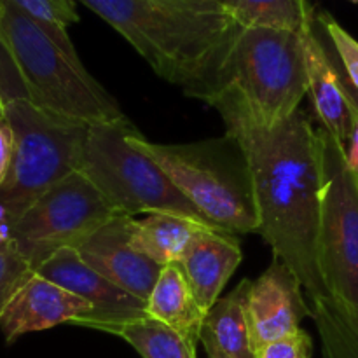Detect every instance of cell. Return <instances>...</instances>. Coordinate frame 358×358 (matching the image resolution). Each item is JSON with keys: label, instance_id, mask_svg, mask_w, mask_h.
<instances>
[{"label": "cell", "instance_id": "44dd1931", "mask_svg": "<svg viewBox=\"0 0 358 358\" xmlns=\"http://www.w3.org/2000/svg\"><path fill=\"white\" fill-rule=\"evenodd\" d=\"M324 358H358V320L348 318L329 297L310 301Z\"/></svg>", "mask_w": 358, "mask_h": 358}, {"label": "cell", "instance_id": "ba28073f", "mask_svg": "<svg viewBox=\"0 0 358 358\" xmlns=\"http://www.w3.org/2000/svg\"><path fill=\"white\" fill-rule=\"evenodd\" d=\"M322 191L317 259L329 299L358 320V173L346 149L322 126Z\"/></svg>", "mask_w": 358, "mask_h": 358}, {"label": "cell", "instance_id": "52a82bcc", "mask_svg": "<svg viewBox=\"0 0 358 358\" xmlns=\"http://www.w3.org/2000/svg\"><path fill=\"white\" fill-rule=\"evenodd\" d=\"M131 128L128 117L90 124L79 171L90 178L119 215L175 213L213 227L168 175L128 142Z\"/></svg>", "mask_w": 358, "mask_h": 358}, {"label": "cell", "instance_id": "f546056e", "mask_svg": "<svg viewBox=\"0 0 358 358\" xmlns=\"http://www.w3.org/2000/svg\"><path fill=\"white\" fill-rule=\"evenodd\" d=\"M0 14H2V0H0Z\"/></svg>", "mask_w": 358, "mask_h": 358}, {"label": "cell", "instance_id": "6da1fadb", "mask_svg": "<svg viewBox=\"0 0 358 358\" xmlns=\"http://www.w3.org/2000/svg\"><path fill=\"white\" fill-rule=\"evenodd\" d=\"M208 105L219 112L227 136L236 142L247 163L257 233L276 261L292 269L310 301L329 297L317 259L322 191L318 126L299 108L282 124L266 128L231 87L220 90Z\"/></svg>", "mask_w": 358, "mask_h": 358}, {"label": "cell", "instance_id": "ac0fdd59", "mask_svg": "<svg viewBox=\"0 0 358 358\" xmlns=\"http://www.w3.org/2000/svg\"><path fill=\"white\" fill-rule=\"evenodd\" d=\"M147 315L198 345L205 311L199 308L180 266H164L145 303Z\"/></svg>", "mask_w": 358, "mask_h": 358}, {"label": "cell", "instance_id": "9a60e30c", "mask_svg": "<svg viewBox=\"0 0 358 358\" xmlns=\"http://www.w3.org/2000/svg\"><path fill=\"white\" fill-rule=\"evenodd\" d=\"M241 259L240 241L234 234L208 227L198 234L187 254L178 262L205 313L220 299V292L241 264Z\"/></svg>", "mask_w": 358, "mask_h": 358}, {"label": "cell", "instance_id": "4dcf8cb0", "mask_svg": "<svg viewBox=\"0 0 358 358\" xmlns=\"http://www.w3.org/2000/svg\"><path fill=\"white\" fill-rule=\"evenodd\" d=\"M350 2H353V3H358V0H350Z\"/></svg>", "mask_w": 358, "mask_h": 358}, {"label": "cell", "instance_id": "e0dca14e", "mask_svg": "<svg viewBox=\"0 0 358 358\" xmlns=\"http://www.w3.org/2000/svg\"><path fill=\"white\" fill-rule=\"evenodd\" d=\"M250 280H241L233 292L220 297L205 313L199 343L229 358H257L247 315Z\"/></svg>", "mask_w": 358, "mask_h": 358}, {"label": "cell", "instance_id": "9c48e42d", "mask_svg": "<svg viewBox=\"0 0 358 358\" xmlns=\"http://www.w3.org/2000/svg\"><path fill=\"white\" fill-rule=\"evenodd\" d=\"M119 215L83 171L49 189L13 227V240L31 268L62 248H76L93 231Z\"/></svg>", "mask_w": 358, "mask_h": 358}, {"label": "cell", "instance_id": "d4e9b609", "mask_svg": "<svg viewBox=\"0 0 358 358\" xmlns=\"http://www.w3.org/2000/svg\"><path fill=\"white\" fill-rule=\"evenodd\" d=\"M313 341L310 334L299 329L294 334L268 343L257 352V358H311Z\"/></svg>", "mask_w": 358, "mask_h": 358}, {"label": "cell", "instance_id": "484cf974", "mask_svg": "<svg viewBox=\"0 0 358 358\" xmlns=\"http://www.w3.org/2000/svg\"><path fill=\"white\" fill-rule=\"evenodd\" d=\"M14 156V133L7 119H0V187L9 175Z\"/></svg>", "mask_w": 358, "mask_h": 358}, {"label": "cell", "instance_id": "277c9868", "mask_svg": "<svg viewBox=\"0 0 358 358\" xmlns=\"http://www.w3.org/2000/svg\"><path fill=\"white\" fill-rule=\"evenodd\" d=\"M128 142L147 154L213 227L234 236L257 233L247 163L231 136L198 143H156L133 126Z\"/></svg>", "mask_w": 358, "mask_h": 358}, {"label": "cell", "instance_id": "3957f363", "mask_svg": "<svg viewBox=\"0 0 358 358\" xmlns=\"http://www.w3.org/2000/svg\"><path fill=\"white\" fill-rule=\"evenodd\" d=\"M0 42L20 77L23 96L37 107L87 124L126 117L114 96L66 55L37 23L2 0Z\"/></svg>", "mask_w": 358, "mask_h": 358}, {"label": "cell", "instance_id": "7a4b0ae2", "mask_svg": "<svg viewBox=\"0 0 358 358\" xmlns=\"http://www.w3.org/2000/svg\"><path fill=\"white\" fill-rule=\"evenodd\" d=\"M110 24L166 83L208 103L226 87L241 30L217 0H76Z\"/></svg>", "mask_w": 358, "mask_h": 358}, {"label": "cell", "instance_id": "cb8c5ba5", "mask_svg": "<svg viewBox=\"0 0 358 358\" xmlns=\"http://www.w3.org/2000/svg\"><path fill=\"white\" fill-rule=\"evenodd\" d=\"M35 269L13 241L0 245V317L14 294L28 282Z\"/></svg>", "mask_w": 358, "mask_h": 358}, {"label": "cell", "instance_id": "603a6c76", "mask_svg": "<svg viewBox=\"0 0 358 358\" xmlns=\"http://www.w3.org/2000/svg\"><path fill=\"white\" fill-rule=\"evenodd\" d=\"M315 21L324 31V38L331 48L341 73L350 86L358 91V41L329 13L315 14Z\"/></svg>", "mask_w": 358, "mask_h": 358}, {"label": "cell", "instance_id": "f1b7e54d", "mask_svg": "<svg viewBox=\"0 0 358 358\" xmlns=\"http://www.w3.org/2000/svg\"><path fill=\"white\" fill-rule=\"evenodd\" d=\"M205 352H206V355H208V358H229V357L224 355V353L217 352V350H213V348H205Z\"/></svg>", "mask_w": 358, "mask_h": 358}, {"label": "cell", "instance_id": "ffe728a7", "mask_svg": "<svg viewBox=\"0 0 358 358\" xmlns=\"http://www.w3.org/2000/svg\"><path fill=\"white\" fill-rule=\"evenodd\" d=\"M100 331L124 339L142 358H196V343L150 317L105 325Z\"/></svg>", "mask_w": 358, "mask_h": 358}, {"label": "cell", "instance_id": "7c38bea8", "mask_svg": "<svg viewBox=\"0 0 358 358\" xmlns=\"http://www.w3.org/2000/svg\"><path fill=\"white\" fill-rule=\"evenodd\" d=\"M133 217L115 215L76 247L77 254L101 276L147 303L161 266L150 261L129 241Z\"/></svg>", "mask_w": 358, "mask_h": 358}, {"label": "cell", "instance_id": "4fadbf2b", "mask_svg": "<svg viewBox=\"0 0 358 358\" xmlns=\"http://www.w3.org/2000/svg\"><path fill=\"white\" fill-rule=\"evenodd\" d=\"M91 311L86 301L34 273L3 310L0 331L7 345H13L21 336L73 324L90 317Z\"/></svg>", "mask_w": 358, "mask_h": 358}, {"label": "cell", "instance_id": "7402d4cb", "mask_svg": "<svg viewBox=\"0 0 358 358\" xmlns=\"http://www.w3.org/2000/svg\"><path fill=\"white\" fill-rule=\"evenodd\" d=\"M24 16L37 23L63 51L72 58L77 56L69 35V27L79 21L76 0H7Z\"/></svg>", "mask_w": 358, "mask_h": 358}, {"label": "cell", "instance_id": "5b68a950", "mask_svg": "<svg viewBox=\"0 0 358 358\" xmlns=\"http://www.w3.org/2000/svg\"><path fill=\"white\" fill-rule=\"evenodd\" d=\"M14 156L0 187V206L16 220L63 178L79 171L90 124L37 107L24 96L6 101Z\"/></svg>", "mask_w": 358, "mask_h": 358}, {"label": "cell", "instance_id": "30bf717a", "mask_svg": "<svg viewBox=\"0 0 358 358\" xmlns=\"http://www.w3.org/2000/svg\"><path fill=\"white\" fill-rule=\"evenodd\" d=\"M35 273L86 301L93 311L72 325L100 331L105 325L124 324L149 317L145 303L94 271L76 248H62L45 259Z\"/></svg>", "mask_w": 358, "mask_h": 358}, {"label": "cell", "instance_id": "d6986e66", "mask_svg": "<svg viewBox=\"0 0 358 358\" xmlns=\"http://www.w3.org/2000/svg\"><path fill=\"white\" fill-rule=\"evenodd\" d=\"M240 28L304 31L315 23L308 0H217Z\"/></svg>", "mask_w": 358, "mask_h": 358}, {"label": "cell", "instance_id": "8992f818", "mask_svg": "<svg viewBox=\"0 0 358 358\" xmlns=\"http://www.w3.org/2000/svg\"><path fill=\"white\" fill-rule=\"evenodd\" d=\"M304 31L241 28L233 42L226 63V87L266 128L292 117L308 96Z\"/></svg>", "mask_w": 358, "mask_h": 358}, {"label": "cell", "instance_id": "8fae6325", "mask_svg": "<svg viewBox=\"0 0 358 358\" xmlns=\"http://www.w3.org/2000/svg\"><path fill=\"white\" fill-rule=\"evenodd\" d=\"M247 315L257 353L268 343L299 331L301 322L311 317V308L292 269L273 259L271 266L250 283Z\"/></svg>", "mask_w": 358, "mask_h": 358}, {"label": "cell", "instance_id": "5bb4252c", "mask_svg": "<svg viewBox=\"0 0 358 358\" xmlns=\"http://www.w3.org/2000/svg\"><path fill=\"white\" fill-rule=\"evenodd\" d=\"M308 69V96L315 115L325 131L331 133L343 147H348L358 124L352 101L348 100L336 59L325 38L318 34L317 23L304 31Z\"/></svg>", "mask_w": 358, "mask_h": 358}, {"label": "cell", "instance_id": "83f0119b", "mask_svg": "<svg viewBox=\"0 0 358 358\" xmlns=\"http://www.w3.org/2000/svg\"><path fill=\"white\" fill-rule=\"evenodd\" d=\"M6 93H3L2 90H0V119H6Z\"/></svg>", "mask_w": 358, "mask_h": 358}, {"label": "cell", "instance_id": "2e32d148", "mask_svg": "<svg viewBox=\"0 0 358 358\" xmlns=\"http://www.w3.org/2000/svg\"><path fill=\"white\" fill-rule=\"evenodd\" d=\"M208 227L198 220L175 213H149L140 220L133 217L129 224V241L135 250L164 268L178 264L198 234Z\"/></svg>", "mask_w": 358, "mask_h": 358}, {"label": "cell", "instance_id": "4316f807", "mask_svg": "<svg viewBox=\"0 0 358 358\" xmlns=\"http://www.w3.org/2000/svg\"><path fill=\"white\" fill-rule=\"evenodd\" d=\"M346 161H348L350 168L358 173V124L355 131H353L348 147H346Z\"/></svg>", "mask_w": 358, "mask_h": 358}]
</instances>
